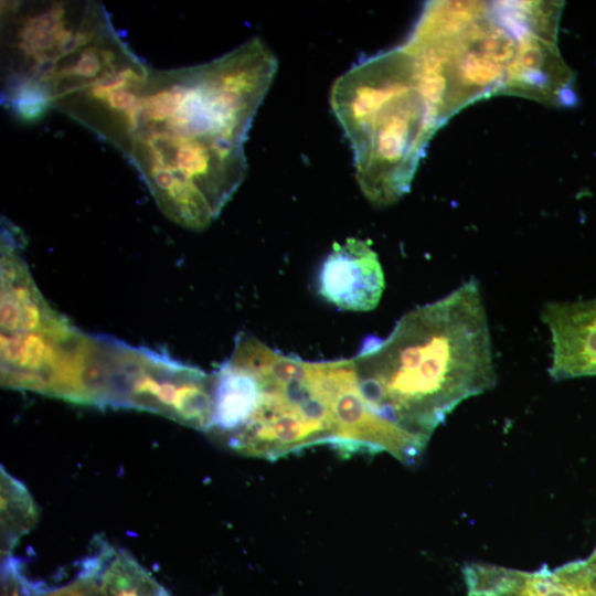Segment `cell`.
Here are the masks:
<instances>
[{
	"label": "cell",
	"instance_id": "6da1fadb",
	"mask_svg": "<svg viewBox=\"0 0 596 596\" xmlns=\"http://www.w3.org/2000/svg\"><path fill=\"white\" fill-rule=\"evenodd\" d=\"M276 70L254 38L204 64L152 71L127 157L175 224L205 228L244 180V143Z\"/></svg>",
	"mask_w": 596,
	"mask_h": 596
},
{
	"label": "cell",
	"instance_id": "7a4b0ae2",
	"mask_svg": "<svg viewBox=\"0 0 596 596\" xmlns=\"http://www.w3.org/2000/svg\"><path fill=\"white\" fill-rule=\"evenodd\" d=\"M1 103L25 123L56 109L128 156L150 70L96 1H1Z\"/></svg>",
	"mask_w": 596,
	"mask_h": 596
},
{
	"label": "cell",
	"instance_id": "3957f363",
	"mask_svg": "<svg viewBox=\"0 0 596 596\" xmlns=\"http://www.w3.org/2000/svg\"><path fill=\"white\" fill-rule=\"evenodd\" d=\"M351 359L369 407L426 448L462 401L496 381L479 281L408 311L386 338H366Z\"/></svg>",
	"mask_w": 596,
	"mask_h": 596
},
{
	"label": "cell",
	"instance_id": "277c9868",
	"mask_svg": "<svg viewBox=\"0 0 596 596\" xmlns=\"http://www.w3.org/2000/svg\"><path fill=\"white\" fill-rule=\"evenodd\" d=\"M563 2L432 1L404 46L444 124L468 104L523 92V63L540 38L557 33Z\"/></svg>",
	"mask_w": 596,
	"mask_h": 596
},
{
	"label": "cell",
	"instance_id": "5b68a950",
	"mask_svg": "<svg viewBox=\"0 0 596 596\" xmlns=\"http://www.w3.org/2000/svg\"><path fill=\"white\" fill-rule=\"evenodd\" d=\"M331 107L351 143L365 198L374 206L396 202L441 126L412 54L402 45L352 66L334 82Z\"/></svg>",
	"mask_w": 596,
	"mask_h": 596
},
{
	"label": "cell",
	"instance_id": "8992f818",
	"mask_svg": "<svg viewBox=\"0 0 596 596\" xmlns=\"http://www.w3.org/2000/svg\"><path fill=\"white\" fill-rule=\"evenodd\" d=\"M233 351L253 371L258 394L244 426L224 444L268 460L319 446H334L332 400L336 360L305 361L241 333Z\"/></svg>",
	"mask_w": 596,
	"mask_h": 596
},
{
	"label": "cell",
	"instance_id": "52a82bcc",
	"mask_svg": "<svg viewBox=\"0 0 596 596\" xmlns=\"http://www.w3.org/2000/svg\"><path fill=\"white\" fill-rule=\"evenodd\" d=\"M213 389V373L149 349L109 341L107 407L150 412L209 433Z\"/></svg>",
	"mask_w": 596,
	"mask_h": 596
},
{
	"label": "cell",
	"instance_id": "ba28073f",
	"mask_svg": "<svg viewBox=\"0 0 596 596\" xmlns=\"http://www.w3.org/2000/svg\"><path fill=\"white\" fill-rule=\"evenodd\" d=\"M1 384L71 403L92 405L102 337L84 333L66 318L30 331H1Z\"/></svg>",
	"mask_w": 596,
	"mask_h": 596
},
{
	"label": "cell",
	"instance_id": "9c48e42d",
	"mask_svg": "<svg viewBox=\"0 0 596 596\" xmlns=\"http://www.w3.org/2000/svg\"><path fill=\"white\" fill-rule=\"evenodd\" d=\"M462 572L468 596H596V547L588 557L553 570L473 563Z\"/></svg>",
	"mask_w": 596,
	"mask_h": 596
},
{
	"label": "cell",
	"instance_id": "30bf717a",
	"mask_svg": "<svg viewBox=\"0 0 596 596\" xmlns=\"http://www.w3.org/2000/svg\"><path fill=\"white\" fill-rule=\"evenodd\" d=\"M385 287L377 254L366 241L347 238L334 243L318 274V291L342 310L374 309Z\"/></svg>",
	"mask_w": 596,
	"mask_h": 596
},
{
	"label": "cell",
	"instance_id": "8fae6325",
	"mask_svg": "<svg viewBox=\"0 0 596 596\" xmlns=\"http://www.w3.org/2000/svg\"><path fill=\"white\" fill-rule=\"evenodd\" d=\"M552 341L555 380L596 376V298L551 301L541 312Z\"/></svg>",
	"mask_w": 596,
	"mask_h": 596
},
{
	"label": "cell",
	"instance_id": "7c38bea8",
	"mask_svg": "<svg viewBox=\"0 0 596 596\" xmlns=\"http://www.w3.org/2000/svg\"><path fill=\"white\" fill-rule=\"evenodd\" d=\"M15 227L1 231V331L20 332L51 327L63 319L41 295L21 253Z\"/></svg>",
	"mask_w": 596,
	"mask_h": 596
},
{
	"label": "cell",
	"instance_id": "4fadbf2b",
	"mask_svg": "<svg viewBox=\"0 0 596 596\" xmlns=\"http://www.w3.org/2000/svg\"><path fill=\"white\" fill-rule=\"evenodd\" d=\"M36 509L25 487L1 468V554L9 556L19 539L36 522Z\"/></svg>",
	"mask_w": 596,
	"mask_h": 596
}]
</instances>
